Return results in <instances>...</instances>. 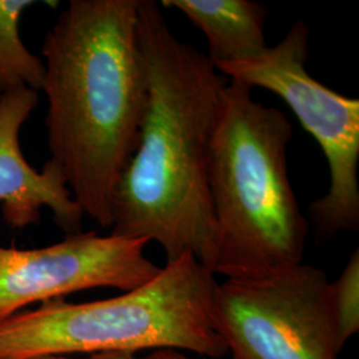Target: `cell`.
<instances>
[{
	"instance_id": "6da1fadb",
	"label": "cell",
	"mask_w": 359,
	"mask_h": 359,
	"mask_svg": "<svg viewBox=\"0 0 359 359\" xmlns=\"http://www.w3.org/2000/svg\"><path fill=\"white\" fill-rule=\"evenodd\" d=\"M137 35L147 104L116 187L111 234L154 241L167 262L192 255L209 270L216 226L208 172L228 80L170 31L154 0H140Z\"/></svg>"
},
{
	"instance_id": "7a4b0ae2",
	"label": "cell",
	"mask_w": 359,
	"mask_h": 359,
	"mask_svg": "<svg viewBox=\"0 0 359 359\" xmlns=\"http://www.w3.org/2000/svg\"><path fill=\"white\" fill-rule=\"evenodd\" d=\"M140 0H71L46 35L43 92L51 158L86 216L112 228L116 187L147 104Z\"/></svg>"
},
{
	"instance_id": "3957f363",
	"label": "cell",
	"mask_w": 359,
	"mask_h": 359,
	"mask_svg": "<svg viewBox=\"0 0 359 359\" xmlns=\"http://www.w3.org/2000/svg\"><path fill=\"white\" fill-rule=\"evenodd\" d=\"M293 136L280 109L228 80L208 172L215 217L213 276L262 280L302 264L309 233L287 170Z\"/></svg>"
},
{
	"instance_id": "277c9868",
	"label": "cell",
	"mask_w": 359,
	"mask_h": 359,
	"mask_svg": "<svg viewBox=\"0 0 359 359\" xmlns=\"http://www.w3.org/2000/svg\"><path fill=\"white\" fill-rule=\"evenodd\" d=\"M216 286L196 257L184 255L149 283L114 298L53 299L0 321V359L148 348L224 358L228 348L213 320Z\"/></svg>"
},
{
	"instance_id": "5b68a950",
	"label": "cell",
	"mask_w": 359,
	"mask_h": 359,
	"mask_svg": "<svg viewBox=\"0 0 359 359\" xmlns=\"http://www.w3.org/2000/svg\"><path fill=\"white\" fill-rule=\"evenodd\" d=\"M309 27L298 20L285 38L252 59L218 63L228 80L280 96L325 154L329 191L309 206V216L325 236L359 229V100L323 86L306 69Z\"/></svg>"
},
{
	"instance_id": "8992f818",
	"label": "cell",
	"mask_w": 359,
	"mask_h": 359,
	"mask_svg": "<svg viewBox=\"0 0 359 359\" xmlns=\"http://www.w3.org/2000/svg\"><path fill=\"white\" fill-rule=\"evenodd\" d=\"M213 320L231 359H338L332 283L299 264L262 280H225Z\"/></svg>"
},
{
	"instance_id": "52a82bcc",
	"label": "cell",
	"mask_w": 359,
	"mask_h": 359,
	"mask_svg": "<svg viewBox=\"0 0 359 359\" xmlns=\"http://www.w3.org/2000/svg\"><path fill=\"white\" fill-rule=\"evenodd\" d=\"M148 244L81 231L39 249L0 246V321L27 305L81 290L111 287L126 293L140 287L161 269L145 256Z\"/></svg>"
},
{
	"instance_id": "ba28073f",
	"label": "cell",
	"mask_w": 359,
	"mask_h": 359,
	"mask_svg": "<svg viewBox=\"0 0 359 359\" xmlns=\"http://www.w3.org/2000/svg\"><path fill=\"white\" fill-rule=\"evenodd\" d=\"M39 102L26 86L0 92V204L4 222L15 231L36 225L48 208L56 225L72 236L81 233L84 212L69 191L62 169L48 160L43 170L28 163L20 148V130Z\"/></svg>"
},
{
	"instance_id": "9c48e42d",
	"label": "cell",
	"mask_w": 359,
	"mask_h": 359,
	"mask_svg": "<svg viewBox=\"0 0 359 359\" xmlns=\"http://www.w3.org/2000/svg\"><path fill=\"white\" fill-rule=\"evenodd\" d=\"M161 4L179 10L204 34L213 65L248 60L268 48L264 4L252 0H163Z\"/></svg>"
},
{
	"instance_id": "30bf717a",
	"label": "cell",
	"mask_w": 359,
	"mask_h": 359,
	"mask_svg": "<svg viewBox=\"0 0 359 359\" xmlns=\"http://www.w3.org/2000/svg\"><path fill=\"white\" fill-rule=\"evenodd\" d=\"M32 4L31 0H0V92L19 86L43 90V59L27 48L19 32L22 16Z\"/></svg>"
},
{
	"instance_id": "8fae6325",
	"label": "cell",
	"mask_w": 359,
	"mask_h": 359,
	"mask_svg": "<svg viewBox=\"0 0 359 359\" xmlns=\"http://www.w3.org/2000/svg\"><path fill=\"white\" fill-rule=\"evenodd\" d=\"M338 342L344 348L359 330V250L355 249L341 276L332 283Z\"/></svg>"
},
{
	"instance_id": "7c38bea8",
	"label": "cell",
	"mask_w": 359,
	"mask_h": 359,
	"mask_svg": "<svg viewBox=\"0 0 359 359\" xmlns=\"http://www.w3.org/2000/svg\"><path fill=\"white\" fill-rule=\"evenodd\" d=\"M32 359H74L68 358L67 355H44ZM86 359H137L133 353H124V351H107V353H96L92 354L90 358Z\"/></svg>"
},
{
	"instance_id": "4fadbf2b",
	"label": "cell",
	"mask_w": 359,
	"mask_h": 359,
	"mask_svg": "<svg viewBox=\"0 0 359 359\" xmlns=\"http://www.w3.org/2000/svg\"><path fill=\"white\" fill-rule=\"evenodd\" d=\"M144 359H192L184 355L177 350H156L151 355ZM205 359V358H204Z\"/></svg>"
}]
</instances>
